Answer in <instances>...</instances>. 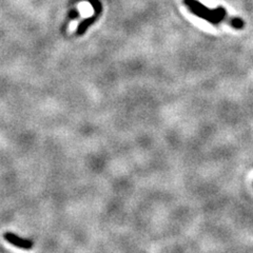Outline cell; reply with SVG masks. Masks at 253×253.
Returning <instances> with one entry per match:
<instances>
[{
	"mask_svg": "<svg viewBox=\"0 0 253 253\" xmlns=\"http://www.w3.org/2000/svg\"><path fill=\"white\" fill-rule=\"evenodd\" d=\"M183 3L193 15L213 26H218L224 21L228 23L230 19V16L228 15L224 6H216L215 9H210L200 2L199 0H183Z\"/></svg>",
	"mask_w": 253,
	"mask_h": 253,
	"instance_id": "obj_1",
	"label": "cell"
},
{
	"mask_svg": "<svg viewBox=\"0 0 253 253\" xmlns=\"http://www.w3.org/2000/svg\"><path fill=\"white\" fill-rule=\"evenodd\" d=\"M4 240L10 243L13 246L20 248V249H25V250H30L33 248V243H32L30 240L26 239H21L18 235H16L12 232H6L3 234Z\"/></svg>",
	"mask_w": 253,
	"mask_h": 253,
	"instance_id": "obj_2",
	"label": "cell"
},
{
	"mask_svg": "<svg viewBox=\"0 0 253 253\" xmlns=\"http://www.w3.org/2000/svg\"><path fill=\"white\" fill-rule=\"evenodd\" d=\"M97 18H98V15L94 14L93 16H91V17L86 18L84 21H82L81 23H79V26L76 29V34L79 35V36L84 35L85 32L88 31V29L93 25V23L97 20Z\"/></svg>",
	"mask_w": 253,
	"mask_h": 253,
	"instance_id": "obj_3",
	"label": "cell"
},
{
	"mask_svg": "<svg viewBox=\"0 0 253 253\" xmlns=\"http://www.w3.org/2000/svg\"><path fill=\"white\" fill-rule=\"evenodd\" d=\"M228 23L230 25V27H232L235 30H243L245 28L244 20L239 17H230Z\"/></svg>",
	"mask_w": 253,
	"mask_h": 253,
	"instance_id": "obj_4",
	"label": "cell"
},
{
	"mask_svg": "<svg viewBox=\"0 0 253 253\" xmlns=\"http://www.w3.org/2000/svg\"><path fill=\"white\" fill-rule=\"evenodd\" d=\"M85 1H88L92 4V6L94 7V11H95V14L99 15L102 11V4L101 2L99 1V0H85Z\"/></svg>",
	"mask_w": 253,
	"mask_h": 253,
	"instance_id": "obj_5",
	"label": "cell"
}]
</instances>
